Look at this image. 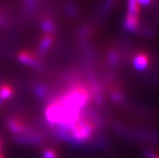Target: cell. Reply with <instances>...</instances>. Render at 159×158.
Returning <instances> with one entry per match:
<instances>
[{
	"label": "cell",
	"instance_id": "13",
	"mask_svg": "<svg viewBox=\"0 0 159 158\" xmlns=\"http://www.w3.org/2000/svg\"><path fill=\"white\" fill-rule=\"evenodd\" d=\"M145 155H146L147 158H159V154H157L156 152H154L152 151H150V150L145 151Z\"/></svg>",
	"mask_w": 159,
	"mask_h": 158
},
{
	"label": "cell",
	"instance_id": "4",
	"mask_svg": "<svg viewBox=\"0 0 159 158\" xmlns=\"http://www.w3.org/2000/svg\"><path fill=\"white\" fill-rule=\"evenodd\" d=\"M17 59L20 63L35 68L39 65V59L37 58V56H35L34 53L28 52V51H22L17 54Z\"/></svg>",
	"mask_w": 159,
	"mask_h": 158
},
{
	"label": "cell",
	"instance_id": "7",
	"mask_svg": "<svg viewBox=\"0 0 159 158\" xmlns=\"http://www.w3.org/2000/svg\"><path fill=\"white\" fill-rule=\"evenodd\" d=\"M53 41V36L52 35V34H46L40 41V45H39V52L41 54H44L49 48L52 46Z\"/></svg>",
	"mask_w": 159,
	"mask_h": 158
},
{
	"label": "cell",
	"instance_id": "1",
	"mask_svg": "<svg viewBox=\"0 0 159 158\" xmlns=\"http://www.w3.org/2000/svg\"><path fill=\"white\" fill-rule=\"evenodd\" d=\"M59 101L69 110L81 111L90 100V93L84 86L77 85L56 96Z\"/></svg>",
	"mask_w": 159,
	"mask_h": 158
},
{
	"label": "cell",
	"instance_id": "8",
	"mask_svg": "<svg viewBox=\"0 0 159 158\" xmlns=\"http://www.w3.org/2000/svg\"><path fill=\"white\" fill-rule=\"evenodd\" d=\"M134 64L135 68L138 70L146 69L149 64V57L145 53H139L135 56V58L134 60Z\"/></svg>",
	"mask_w": 159,
	"mask_h": 158
},
{
	"label": "cell",
	"instance_id": "12",
	"mask_svg": "<svg viewBox=\"0 0 159 158\" xmlns=\"http://www.w3.org/2000/svg\"><path fill=\"white\" fill-rule=\"evenodd\" d=\"M42 157L43 158H58V154H57L55 150L52 148H47L43 151Z\"/></svg>",
	"mask_w": 159,
	"mask_h": 158
},
{
	"label": "cell",
	"instance_id": "16",
	"mask_svg": "<svg viewBox=\"0 0 159 158\" xmlns=\"http://www.w3.org/2000/svg\"><path fill=\"white\" fill-rule=\"evenodd\" d=\"M34 3V0H26V4L28 6H32Z\"/></svg>",
	"mask_w": 159,
	"mask_h": 158
},
{
	"label": "cell",
	"instance_id": "3",
	"mask_svg": "<svg viewBox=\"0 0 159 158\" xmlns=\"http://www.w3.org/2000/svg\"><path fill=\"white\" fill-rule=\"evenodd\" d=\"M6 126L8 130L14 135H21L26 133L30 128L25 123V121L21 118L16 116H10L6 119Z\"/></svg>",
	"mask_w": 159,
	"mask_h": 158
},
{
	"label": "cell",
	"instance_id": "10",
	"mask_svg": "<svg viewBox=\"0 0 159 158\" xmlns=\"http://www.w3.org/2000/svg\"><path fill=\"white\" fill-rule=\"evenodd\" d=\"M139 12V3L137 0H129V13L133 16H137Z\"/></svg>",
	"mask_w": 159,
	"mask_h": 158
},
{
	"label": "cell",
	"instance_id": "6",
	"mask_svg": "<svg viewBox=\"0 0 159 158\" xmlns=\"http://www.w3.org/2000/svg\"><path fill=\"white\" fill-rule=\"evenodd\" d=\"M138 17L137 16H133V14L128 13V16H126V19L124 21V27L126 30L129 32H134L137 27H138Z\"/></svg>",
	"mask_w": 159,
	"mask_h": 158
},
{
	"label": "cell",
	"instance_id": "2",
	"mask_svg": "<svg viewBox=\"0 0 159 158\" xmlns=\"http://www.w3.org/2000/svg\"><path fill=\"white\" fill-rule=\"evenodd\" d=\"M71 141L82 142L88 140L94 130V125L88 119L79 118L73 126L70 128Z\"/></svg>",
	"mask_w": 159,
	"mask_h": 158
},
{
	"label": "cell",
	"instance_id": "9",
	"mask_svg": "<svg viewBox=\"0 0 159 158\" xmlns=\"http://www.w3.org/2000/svg\"><path fill=\"white\" fill-rule=\"evenodd\" d=\"M34 93L40 98H45L48 94V89L45 87L44 85H41V84L36 85L34 89Z\"/></svg>",
	"mask_w": 159,
	"mask_h": 158
},
{
	"label": "cell",
	"instance_id": "14",
	"mask_svg": "<svg viewBox=\"0 0 159 158\" xmlns=\"http://www.w3.org/2000/svg\"><path fill=\"white\" fill-rule=\"evenodd\" d=\"M111 97H112L113 100H115V101H121L122 98H123L122 94L119 93H113L111 94Z\"/></svg>",
	"mask_w": 159,
	"mask_h": 158
},
{
	"label": "cell",
	"instance_id": "11",
	"mask_svg": "<svg viewBox=\"0 0 159 158\" xmlns=\"http://www.w3.org/2000/svg\"><path fill=\"white\" fill-rule=\"evenodd\" d=\"M41 28L42 30L44 31L46 34H51L53 29H54V25H53V22L50 19H45L41 23Z\"/></svg>",
	"mask_w": 159,
	"mask_h": 158
},
{
	"label": "cell",
	"instance_id": "18",
	"mask_svg": "<svg viewBox=\"0 0 159 158\" xmlns=\"http://www.w3.org/2000/svg\"><path fill=\"white\" fill-rule=\"evenodd\" d=\"M0 158H5V157H4V155H3L1 152H0Z\"/></svg>",
	"mask_w": 159,
	"mask_h": 158
},
{
	"label": "cell",
	"instance_id": "5",
	"mask_svg": "<svg viewBox=\"0 0 159 158\" xmlns=\"http://www.w3.org/2000/svg\"><path fill=\"white\" fill-rule=\"evenodd\" d=\"M14 94V90L12 86H11L8 83H3L0 85V101H7L11 99Z\"/></svg>",
	"mask_w": 159,
	"mask_h": 158
},
{
	"label": "cell",
	"instance_id": "15",
	"mask_svg": "<svg viewBox=\"0 0 159 158\" xmlns=\"http://www.w3.org/2000/svg\"><path fill=\"white\" fill-rule=\"evenodd\" d=\"M150 1H151V0H137V2H138L139 4H142V5H146V4H148Z\"/></svg>",
	"mask_w": 159,
	"mask_h": 158
},
{
	"label": "cell",
	"instance_id": "17",
	"mask_svg": "<svg viewBox=\"0 0 159 158\" xmlns=\"http://www.w3.org/2000/svg\"><path fill=\"white\" fill-rule=\"evenodd\" d=\"M2 148H3V139L0 137V152H1Z\"/></svg>",
	"mask_w": 159,
	"mask_h": 158
}]
</instances>
